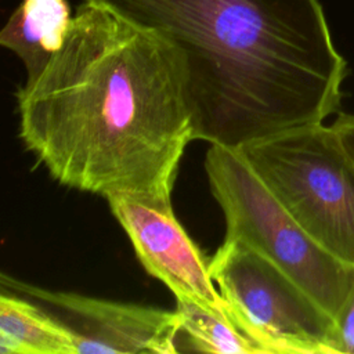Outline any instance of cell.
I'll use <instances>...</instances> for the list:
<instances>
[{
    "mask_svg": "<svg viewBox=\"0 0 354 354\" xmlns=\"http://www.w3.org/2000/svg\"><path fill=\"white\" fill-rule=\"evenodd\" d=\"M18 137L58 184L170 201L192 140L181 50L86 1L62 47L15 91Z\"/></svg>",
    "mask_w": 354,
    "mask_h": 354,
    "instance_id": "cell-1",
    "label": "cell"
},
{
    "mask_svg": "<svg viewBox=\"0 0 354 354\" xmlns=\"http://www.w3.org/2000/svg\"><path fill=\"white\" fill-rule=\"evenodd\" d=\"M183 53L192 140L239 148L340 108L347 62L319 0H83Z\"/></svg>",
    "mask_w": 354,
    "mask_h": 354,
    "instance_id": "cell-2",
    "label": "cell"
},
{
    "mask_svg": "<svg viewBox=\"0 0 354 354\" xmlns=\"http://www.w3.org/2000/svg\"><path fill=\"white\" fill-rule=\"evenodd\" d=\"M236 149L313 241L354 266V160L332 124L293 127Z\"/></svg>",
    "mask_w": 354,
    "mask_h": 354,
    "instance_id": "cell-3",
    "label": "cell"
},
{
    "mask_svg": "<svg viewBox=\"0 0 354 354\" xmlns=\"http://www.w3.org/2000/svg\"><path fill=\"white\" fill-rule=\"evenodd\" d=\"M205 171L224 214V238L239 239L268 257L337 321L354 286V266L313 241L236 148L210 144Z\"/></svg>",
    "mask_w": 354,
    "mask_h": 354,
    "instance_id": "cell-4",
    "label": "cell"
},
{
    "mask_svg": "<svg viewBox=\"0 0 354 354\" xmlns=\"http://www.w3.org/2000/svg\"><path fill=\"white\" fill-rule=\"evenodd\" d=\"M209 271L231 321L263 354H340L336 321L254 248L224 238Z\"/></svg>",
    "mask_w": 354,
    "mask_h": 354,
    "instance_id": "cell-5",
    "label": "cell"
},
{
    "mask_svg": "<svg viewBox=\"0 0 354 354\" xmlns=\"http://www.w3.org/2000/svg\"><path fill=\"white\" fill-rule=\"evenodd\" d=\"M6 290L28 297L59 318L75 335L77 354H176L181 318L136 303L50 290L1 274Z\"/></svg>",
    "mask_w": 354,
    "mask_h": 354,
    "instance_id": "cell-6",
    "label": "cell"
},
{
    "mask_svg": "<svg viewBox=\"0 0 354 354\" xmlns=\"http://www.w3.org/2000/svg\"><path fill=\"white\" fill-rule=\"evenodd\" d=\"M106 201L148 274L163 282L176 299L198 303L230 318L227 303L212 279L209 261L176 218L171 201L127 195Z\"/></svg>",
    "mask_w": 354,
    "mask_h": 354,
    "instance_id": "cell-7",
    "label": "cell"
},
{
    "mask_svg": "<svg viewBox=\"0 0 354 354\" xmlns=\"http://www.w3.org/2000/svg\"><path fill=\"white\" fill-rule=\"evenodd\" d=\"M66 0H22L0 32V44L24 64L26 80L40 75L62 47L71 22Z\"/></svg>",
    "mask_w": 354,
    "mask_h": 354,
    "instance_id": "cell-8",
    "label": "cell"
},
{
    "mask_svg": "<svg viewBox=\"0 0 354 354\" xmlns=\"http://www.w3.org/2000/svg\"><path fill=\"white\" fill-rule=\"evenodd\" d=\"M0 354H77L73 332L41 304L3 290Z\"/></svg>",
    "mask_w": 354,
    "mask_h": 354,
    "instance_id": "cell-9",
    "label": "cell"
},
{
    "mask_svg": "<svg viewBox=\"0 0 354 354\" xmlns=\"http://www.w3.org/2000/svg\"><path fill=\"white\" fill-rule=\"evenodd\" d=\"M176 300V310L181 318L180 336L187 343L184 350L217 354H263V350L242 333L230 318L198 303Z\"/></svg>",
    "mask_w": 354,
    "mask_h": 354,
    "instance_id": "cell-10",
    "label": "cell"
},
{
    "mask_svg": "<svg viewBox=\"0 0 354 354\" xmlns=\"http://www.w3.org/2000/svg\"><path fill=\"white\" fill-rule=\"evenodd\" d=\"M339 353L354 354V286L337 321Z\"/></svg>",
    "mask_w": 354,
    "mask_h": 354,
    "instance_id": "cell-11",
    "label": "cell"
},
{
    "mask_svg": "<svg viewBox=\"0 0 354 354\" xmlns=\"http://www.w3.org/2000/svg\"><path fill=\"white\" fill-rule=\"evenodd\" d=\"M332 126L336 129L346 151L354 160V115L340 112Z\"/></svg>",
    "mask_w": 354,
    "mask_h": 354,
    "instance_id": "cell-12",
    "label": "cell"
}]
</instances>
